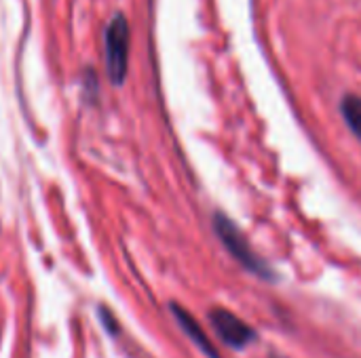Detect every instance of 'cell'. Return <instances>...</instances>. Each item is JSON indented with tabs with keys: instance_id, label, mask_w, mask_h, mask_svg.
Wrapping results in <instances>:
<instances>
[{
	"instance_id": "cell-1",
	"label": "cell",
	"mask_w": 361,
	"mask_h": 358,
	"mask_svg": "<svg viewBox=\"0 0 361 358\" xmlns=\"http://www.w3.org/2000/svg\"><path fill=\"white\" fill-rule=\"evenodd\" d=\"M214 230L218 234V238L222 241V245L226 247V251L245 268L250 270L252 274L260 276V279H267V281H273L275 279V272L271 270V266L254 253L252 245L247 243V238L243 236V232L237 228V224L224 215V213H214Z\"/></svg>"
},
{
	"instance_id": "cell-6",
	"label": "cell",
	"mask_w": 361,
	"mask_h": 358,
	"mask_svg": "<svg viewBox=\"0 0 361 358\" xmlns=\"http://www.w3.org/2000/svg\"><path fill=\"white\" fill-rule=\"evenodd\" d=\"M102 321H104V325H106L108 333H112V335H114V333H116V331H114V321L108 317V312H106L104 308H102Z\"/></svg>"
},
{
	"instance_id": "cell-5",
	"label": "cell",
	"mask_w": 361,
	"mask_h": 358,
	"mask_svg": "<svg viewBox=\"0 0 361 358\" xmlns=\"http://www.w3.org/2000/svg\"><path fill=\"white\" fill-rule=\"evenodd\" d=\"M341 114L347 127L361 139V97L360 95H345L341 101Z\"/></svg>"
},
{
	"instance_id": "cell-3",
	"label": "cell",
	"mask_w": 361,
	"mask_h": 358,
	"mask_svg": "<svg viewBox=\"0 0 361 358\" xmlns=\"http://www.w3.org/2000/svg\"><path fill=\"white\" fill-rule=\"evenodd\" d=\"M209 323H212L214 331L218 333V338L233 350H241L256 340V331L245 321L235 317L231 310L214 308L209 312Z\"/></svg>"
},
{
	"instance_id": "cell-4",
	"label": "cell",
	"mask_w": 361,
	"mask_h": 358,
	"mask_svg": "<svg viewBox=\"0 0 361 358\" xmlns=\"http://www.w3.org/2000/svg\"><path fill=\"white\" fill-rule=\"evenodd\" d=\"M171 312H173V319L178 321V325L182 327V331L192 340V344L205 354L207 358H220L218 354V350L214 348V344L207 340V335L203 333V329H201V325L192 319V314H188L184 308H180V306H176V304H171Z\"/></svg>"
},
{
	"instance_id": "cell-2",
	"label": "cell",
	"mask_w": 361,
	"mask_h": 358,
	"mask_svg": "<svg viewBox=\"0 0 361 358\" xmlns=\"http://www.w3.org/2000/svg\"><path fill=\"white\" fill-rule=\"evenodd\" d=\"M129 42L131 32L123 13H116L106 27V68L114 84H123L129 68Z\"/></svg>"
}]
</instances>
